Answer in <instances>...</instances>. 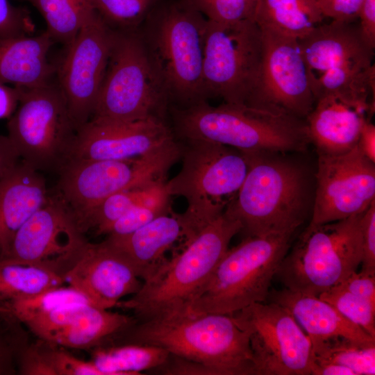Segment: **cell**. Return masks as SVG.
<instances>
[{
  "instance_id": "obj_30",
  "label": "cell",
  "mask_w": 375,
  "mask_h": 375,
  "mask_svg": "<svg viewBox=\"0 0 375 375\" xmlns=\"http://www.w3.org/2000/svg\"><path fill=\"white\" fill-rule=\"evenodd\" d=\"M312 363H333L352 369L356 375L375 374V344L344 337L311 338Z\"/></svg>"
},
{
  "instance_id": "obj_15",
  "label": "cell",
  "mask_w": 375,
  "mask_h": 375,
  "mask_svg": "<svg viewBox=\"0 0 375 375\" xmlns=\"http://www.w3.org/2000/svg\"><path fill=\"white\" fill-rule=\"evenodd\" d=\"M262 54L256 88L247 105L306 119L315 99L297 38L260 27Z\"/></svg>"
},
{
  "instance_id": "obj_34",
  "label": "cell",
  "mask_w": 375,
  "mask_h": 375,
  "mask_svg": "<svg viewBox=\"0 0 375 375\" xmlns=\"http://www.w3.org/2000/svg\"><path fill=\"white\" fill-rule=\"evenodd\" d=\"M141 187L117 192L103 200L80 221L79 225L83 233L94 228L97 233L105 234L110 225L139 204Z\"/></svg>"
},
{
  "instance_id": "obj_14",
  "label": "cell",
  "mask_w": 375,
  "mask_h": 375,
  "mask_svg": "<svg viewBox=\"0 0 375 375\" xmlns=\"http://www.w3.org/2000/svg\"><path fill=\"white\" fill-rule=\"evenodd\" d=\"M231 315L249 333L256 375L310 374V338L285 307L254 303Z\"/></svg>"
},
{
  "instance_id": "obj_45",
  "label": "cell",
  "mask_w": 375,
  "mask_h": 375,
  "mask_svg": "<svg viewBox=\"0 0 375 375\" xmlns=\"http://www.w3.org/2000/svg\"><path fill=\"white\" fill-rule=\"evenodd\" d=\"M19 159L8 135H0V183L14 169Z\"/></svg>"
},
{
  "instance_id": "obj_18",
  "label": "cell",
  "mask_w": 375,
  "mask_h": 375,
  "mask_svg": "<svg viewBox=\"0 0 375 375\" xmlns=\"http://www.w3.org/2000/svg\"><path fill=\"white\" fill-rule=\"evenodd\" d=\"M86 242L73 212L57 194H49L16 232L3 259L42 265L64 276Z\"/></svg>"
},
{
  "instance_id": "obj_17",
  "label": "cell",
  "mask_w": 375,
  "mask_h": 375,
  "mask_svg": "<svg viewBox=\"0 0 375 375\" xmlns=\"http://www.w3.org/2000/svg\"><path fill=\"white\" fill-rule=\"evenodd\" d=\"M114 30L94 11L56 67L57 83L77 129L92 117L110 53Z\"/></svg>"
},
{
  "instance_id": "obj_24",
  "label": "cell",
  "mask_w": 375,
  "mask_h": 375,
  "mask_svg": "<svg viewBox=\"0 0 375 375\" xmlns=\"http://www.w3.org/2000/svg\"><path fill=\"white\" fill-rule=\"evenodd\" d=\"M268 298L269 302L285 307L310 339L340 336L361 343L375 344V338L317 296L284 288L269 291Z\"/></svg>"
},
{
  "instance_id": "obj_6",
  "label": "cell",
  "mask_w": 375,
  "mask_h": 375,
  "mask_svg": "<svg viewBox=\"0 0 375 375\" xmlns=\"http://www.w3.org/2000/svg\"><path fill=\"white\" fill-rule=\"evenodd\" d=\"M182 166L165 187L187 201L178 215L183 238L190 239L219 217L236 196L249 169L247 156L233 147L199 140H178Z\"/></svg>"
},
{
  "instance_id": "obj_1",
  "label": "cell",
  "mask_w": 375,
  "mask_h": 375,
  "mask_svg": "<svg viewBox=\"0 0 375 375\" xmlns=\"http://www.w3.org/2000/svg\"><path fill=\"white\" fill-rule=\"evenodd\" d=\"M119 335L120 343L159 347L194 363L197 374L256 375L249 333L231 315L174 314L136 321Z\"/></svg>"
},
{
  "instance_id": "obj_5",
  "label": "cell",
  "mask_w": 375,
  "mask_h": 375,
  "mask_svg": "<svg viewBox=\"0 0 375 375\" xmlns=\"http://www.w3.org/2000/svg\"><path fill=\"white\" fill-rule=\"evenodd\" d=\"M207 22L188 0H161L139 28L169 106L207 100L203 82Z\"/></svg>"
},
{
  "instance_id": "obj_36",
  "label": "cell",
  "mask_w": 375,
  "mask_h": 375,
  "mask_svg": "<svg viewBox=\"0 0 375 375\" xmlns=\"http://www.w3.org/2000/svg\"><path fill=\"white\" fill-rule=\"evenodd\" d=\"M206 19L231 23L252 19L258 0H188Z\"/></svg>"
},
{
  "instance_id": "obj_38",
  "label": "cell",
  "mask_w": 375,
  "mask_h": 375,
  "mask_svg": "<svg viewBox=\"0 0 375 375\" xmlns=\"http://www.w3.org/2000/svg\"><path fill=\"white\" fill-rule=\"evenodd\" d=\"M171 212V210L137 204L110 225L105 234L125 235L131 233L158 216Z\"/></svg>"
},
{
  "instance_id": "obj_2",
  "label": "cell",
  "mask_w": 375,
  "mask_h": 375,
  "mask_svg": "<svg viewBox=\"0 0 375 375\" xmlns=\"http://www.w3.org/2000/svg\"><path fill=\"white\" fill-rule=\"evenodd\" d=\"M244 153L249 169L225 211L241 223L246 237L294 233L312 213L315 176L290 153Z\"/></svg>"
},
{
  "instance_id": "obj_16",
  "label": "cell",
  "mask_w": 375,
  "mask_h": 375,
  "mask_svg": "<svg viewBox=\"0 0 375 375\" xmlns=\"http://www.w3.org/2000/svg\"><path fill=\"white\" fill-rule=\"evenodd\" d=\"M317 154L310 224H326L364 212L375 201V162L357 144L343 153Z\"/></svg>"
},
{
  "instance_id": "obj_29",
  "label": "cell",
  "mask_w": 375,
  "mask_h": 375,
  "mask_svg": "<svg viewBox=\"0 0 375 375\" xmlns=\"http://www.w3.org/2000/svg\"><path fill=\"white\" fill-rule=\"evenodd\" d=\"M59 272L38 264L0 260V303L31 297L65 283Z\"/></svg>"
},
{
  "instance_id": "obj_37",
  "label": "cell",
  "mask_w": 375,
  "mask_h": 375,
  "mask_svg": "<svg viewBox=\"0 0 375 375\" xmlns=\"http://www.w3.org/2000/svg\"><path fill=\"white\" fill-rule=\"evenodd\" d=\"M34 30L27 10L12 6L8 0H0V38L28 36Z\"/></svg>"
},
{
  "instance_id": "obj_11",
  "label": "cell",
  "mask_w": 375,
  "mask_h": 375,
  "mask_svg": "<svg viewBox=\"0 0 375 375\" xmlns=\"http://www.w3.org/2000/svg\"><path fill=\"white\" fill-rule=\"evenodd\" d=\"M180 156V144L176 140L154 153L131 160L71 158L58 171L56 194L73 212L79 224L110 195L165 178Z\"/></svg>"
},
{
  "instance_id": "obj_46",
  "label": "cell",
  "mask_w": 375,
  "mask_h": 375,
  "mask_svg": "<svg viewBox=\"0 0 375 375\" xmlns=\"http://www.w3.org/2000/svg\"><path fill=\"white\" fill-rule=\"evenodd\" d=\"M22 88L0 82V119H9L15 111Z\"/></svg>"
},
{
  "instance_id": "obj_4",
  "label": "cell",
  "mask_w": 375,
  "mask_h": 375,
  "mask_svg": "<svg viewBox=\"0 0 375 375\" xmlns=\"http://www.w3.org/2000/svg\"><path fill=\"white\" fill-rule=\"evenodd\" d=\"M241 230V223L224 210L185 241L182 251L167 260L136 294L117 306L132 310L137 322L188 312Z\"/></svg>"
},
{
  "instance_id": "obj_23",
  "label": "cell",
  "mask_w": 375,
  "mask_h": 375,
  "mask_svg": "<svg viewBox=\"0 0 375 375\" xmlns=\"http://www.w3.org/2000/svg\"><path fill=\"white\" fill-rule=\"evenodd\" d=\"M180 238L183 228L178 215L158 216L125 235H108L105 240L131 263L143 282L150 279L167 260L166 252Z\"/></svg>"
},
{
  "instance_id": "obj_7",
  "label": "cell",
  "mask_w": 375,
  "mask_h": 375,
  "mask_svg": "<svg viewBox=\"0 0 375 375\" xmlns=\"http://www.w3.org/2000/svg\"><path fill=\"white\" fill-rule=\"evenodd\" d=\"M293 234L247 236L228 249L188 312L231 315L252 303L264 302Z\"/></svg>"
},
{
  "instance_id": "obj_26",
  "label": "cell",
  "mask_w": 375,
  "mask_h": 375,
  "mask_svg": "<svg viewBox=\"0 0 375 375\" xmlns=\"http://www.w3.org/2000/svg\"><path fill=\"white\" fill-rule=\"evenodd\" d=\"M135 322V317L88 304L50 344L71 348L97 346L106 340L114 338Z\"/></svg>"
},
{
  "instance_id": "obj_32",
  "label": "cell",
  "mask_w": 375,
  "mask_h": 375,
  "mask_svg": "<svg viewBox=\"0 0 375 375\" xmlns=\"http://www.w3.org/2000/svg\"><path fill=\"white\" fill-rule=\"evenodd\" d=\"M76 303L95 305L76 289L69 285H61L31 297L5 301L3 306L4 311L24 323L58 306Z\"/></svg>"
},
{
  "instance_id": "obj_42",
  "label": "cell",
  "mask_w": 375,
  "mask_h": 375,
  "mask_svg": "<svg viewBox=\"0 0 375 375\" xmlns=\"http://www.w3.org/2000/svg\"><path fill=\"white\" fill-rule=\"evenodd\" d=\"M324 16L343 22H355L364 0H316Z\"/></svg>"
},
{
  "instance_id": "obj_44",
  "label": "cell",
  "mask_w": 375,
  "mask_h": 375,
  "mask_svg": "<svg viewBox=\"0 0 375 375\" xmlns=\"http://www.w3.org/2000/svg\"><path fill=\"white\" fill-rule=\"evenodd\" d=\"M358 26L365 42L375 49V0H364L360 7Z\"/></svg>"
},
{
  "instance_id": "obj_8",
  "label": "cell",
  "mask_w": 375,
  "mask_h": 375,
  "mask_svg": "<svg viewBox=\"0 0 375 375\" xmlns=\"http://www.w3.org/2000/svg\"><path fill=\"white\" fill-rule=\"evenodd\" d=\"M169 106L140 29L114 30L106 71L91 119L124 122L165 119Z\"/></svg>"
},
{
  "instance_id": "obj_25",
  "label": "cell",
  "mask_w": 375,
  "mask_h": 375,
  "mask_svg": "<svg viewBox=\"0 0 375 375\" xmlns=\"http://www.w3.org/2000/svg\"><path fill=\"white\" fill-rule=\"evenodd\" d=\"M54 43L47 31L36 36L0 38V82L32 88L52 81L56 67L48 55Z\"/></svg>"
},
{
  "instance_id": "obj_39",
  "label": "cell",
  "mask_w": 375,
  "mask_h": 375,
  "mask_svg": "<svg viewBox=\"0 0 375 375\" xmlns=\"http://www.w3.org/2000/svg\"><path fill=\"white\" fill-rule=\"evenodd\" d=\"M362 271L375 274V201L362 213Z\"/></svg>"
},
{
  "instance_id": "obj_41",
  "label": "cell",
  "mask_w": 375,
  "mask_h": 375,
  "mask_svg": "<svg viewBox=\"0 0 375 375\" xmlns=\"http://www.w3.org/2000/svg\"><path fill=\"white\" fill-rule=\"evenodd\" d=\"M52 349L31 347L23 354L21 372L26 375H56L51 358Z\"/></svg>"
},
{
  "instance_id": "obj_12",
  "label": "cell",
  "mask_w": 375,
  "mask_h": 375,
  "mask_svg": "<svg viewBox=\"0 0 375 375\" xmlns=\"http://www.w3.org/2000/svg\"><path fill=\"white\" fill-rule=\"evenodd\" d=\"M298 41L315 101L375 85L374 49L358 24L332 20Z\"/></svg>"
},
{
  "instance_id": "obj_47",
  "label": "cell",
  "mask_w": 375,
  "mask_h": 375,
  "mask_svg": "<svg viewBox=\"0 0 375 375\" xmlns=\"http://www.w3.org/2000/svg\"><path fill=\"white\" fill-rule=\"evenodd\" d=\"M357 145L367 158L375 162V126L371 121L362 126Z\"/></svg>"
},
{
  "instance_id": "obj_13",
  "label": "cell",
  "mask_w": 375,
  "mask_h": 375,
  "mask_svg": "<svg viewBox=\"0 0 375 375\" xmlns=\"http://www.w3.org/2000/svg\"><path fill=\"white\" fill-rule=\"evenodd\" d=\"M262 54L261 31L253 19H208L203 61L206 99L247 104L258 84Z\"/></svg>"
},
{
  "instance_id": "obj_27",
  "label": "cell",
  "mask_w": 375,
  "mask_h": 375,
  "mask_svg": "<svg viewBox=\"0 0 375 375\" xmlns=\"http://www.w3.org/2000/svg\"><path fill=\"white\" fill-rule=\"evenodd\" d=\"M324 16L316 0H258L253 19L300 40L319 25Z\"/></svg>"
},
{
  "instance_id": "obj_21",
  "label": "cell",
  "mask_w": 375,
  "mask_h": 375,
  "mask_svg": "<svg viewBox=\"0 0 375 375\" xmlns=\"http://www.w3.org/2000/svg\"><path fill=\"white\" fill-rule=\"evenodd\" d=\"M375 88L318 98L306 117L308 136L317 153H339L358 143L364 124L374 113Z\"/></svg>"
},
{
  "instance_id": "obj_10",
  "label": "cell",
  "mask_w": 375,
  "mask_h": 375,
  "mask_svg": "<svg viewBox=\"0 0 375 375\" xmlns=\"http://www.w3.org/2000/svg\"><path fill=\"white\" fill-rule=\"evenodd\" d=\"M21 88L8 137L22 161L39 172H58L69 158L78 130L66 99L57 82Z\"/></svg>"
},
{
  "instance_id": "obj_19",
  "label": "cell",
  "mask_w": 375,
  "mask_h": 375,
  "mask_svg": "<svg viewBox=\"0 0 375 375\" xmlns=\"http://www.w3.org/2000/svg\"><path fill=\"white\" fill-rule=\"evenodd\" d=\"M176 140L165 119L124 122L91 119L78 128L69 159L131 160L154 153Z\"/></svg>"
},
{
  "instance_id": "obj_33",
  "label": "cell",
  "mask_w": 375,
  "mask_h": 375,
  "mask_svg": "<svg viewBox=\"0 0 375 375\" xmlns=\"http://www.w3.org/2000/svg\"><path fill=\"white\" fill-rule=\"evenodd\" d=\"M161 0H89L94 11L112 29L139 28Z\"/></svg>"
},
{
  "instance_id": "obj_48",
  "label": "cell",
  "mask_w": 375,
  "mask_h": 375,
  "mask_svg": "<svg viewBox=\"0 0 375 375\" xmlns=\"http://www.w3.org/2000/svg\"><path fill=\"white\" fill-rule=\"evenodd\" d=\"M312 375H356L355 372L342 365L333 363L313 362L310 365Z\"/></svg>"
},
{
  "instance_id": "obj_20",
  "label": "cell",
  "mask_w": 375,
  "mask_h": 375,
  "mask_svg": "<svg viewBox=\"0 0 375 375\" xmlns=\"http://www.w3.org/2000/svg\"><path fill=\"white\" fill-rule=\"evenodd\" d=\"M64 278L105 309L117 306L123 297L136 294L142 285L128 260L106 240L87 242Z\"/></svg>"
},
{
  "instance_id": "obj_43",
  "label": "cell",
  "mask_w": 375,
  "mask_h": 375,
  "mask_svg": "<svg viewBox=\"0 0 375 375\" xmlns=\"http://www.w3.org/2000/svg\"><path fill=\"white\" fill-rule=\"evenodd\" d=\"M351 293L375 304V274L361 270L352 272L338 283Z\"/></svg>"
},
{
  "instance_id": "obj_28",
  "label": "cell",
  "mask_w": 375,
  "mask_h": 375,
  "mask_svg": "<svg viewBox=\"0 0 375 375\" xmlns=\"http://www.w3.org/2000/svg\"><path fill=\"white\" fill-rule=\"evenodd\" d=\"M92 355L91 361L103 375H138L162 366L169 353L156 346L117 343L98 347Z\"/></svg>"
},
{
  "instance_id": "obj_22",
  "label": "cell",
  "mask_w": 375,
  "mask_h": 375,
  "mask_svg": "<svg viewBox=\"0 0 375 375\" xmlns=\"http://www.w3.org/2000/svg\"><path fill=\"white\" fill-rule=\"evenodd\" d=\"M49 195L40 172L22 160L0 183V260L6 256L16 232Z\"/></svg>"
},
{
  "instance_id": "obj_35",
  "label": "cell",
  "mask_w": 375,
  "mask_h": 375,
  "mask_svg": "<svg viewBox=\"0 0 375 375\" xmlns=\"http://www.w3.org/2000/svg\"><path fill=\"white\" fill-rule=\"evenodd\" d=\"M318 297L375 338V304L351 293L340 284L323 292Z\"/></svg>"
},
{
  "instance_id": "obj_9",
  "label": "cell",
  "mask_w": 375,
  "mask_h": 375,
  "mask_svg": "<svg viewBox=\"0 0 375 375\" xmlns=\"http://www.w3.org/2000/svg\"><path fill=\"white\" fill-rule=\"evenodd\" d=\"M362 213L309 224L276 274L284 288L318 297L356 271L362 261Z\"/></svg>"
},
{
  "instance_id": "obj_31",
  "label": "cell",
  "mask_w": 375,
  "mask_h": 375,
  "mask_svg": "<svg viewBox=\"0 0 375 375\" xmlns=\"http://www.w3.org/2000/svg\"><path fill=\"white\" fill-rule=\"evenodd\" d=\"M35 7L54 41L68 45L94 12L89 0H26Z\"/></svg>"
},
{
  "instance_id": "obj_3",
  "label": "cell",
  "mask_w": 375,
  "mask_h": 375,
  "mask_svg": "<svg viewBox=\"0 0 375 375\" xmlns=\"http://www.w3.org/2000/svg\"><path fill=\"white\" fill-rule=\"evenodd\" d=\"M171 128L177 140L222 144L243 153L304 151L310 143L306 119L268 108L201 101L170 106Z\"/></svg>"
},
{
  "instance_id": "obj_40",
  "label": "cell",
  "mask_w": 375,
  "mask_h": 375,
  "mask_svg": "<svg viewBox=\"0 0 375 375\" xmlns=\"http://www.w3.org/2000/svg\"><path fill=\"white\" fill-rule=\"evenodd\" d=\"M56 375H103L92 361L86 362L69 353L52 349Z\"/></svg>"
}]
</instances>
